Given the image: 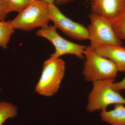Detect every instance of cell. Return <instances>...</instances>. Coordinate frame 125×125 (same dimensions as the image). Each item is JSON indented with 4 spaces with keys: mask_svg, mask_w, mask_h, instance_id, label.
Masks as SVG:
<instances>
[{
    "mask_svg": "<svg viewBox=\"0 0 125 125\" xmlns=\"http://www.w3.org/2000/svg\"><path fill=\"white\" fill-rule=\"evenodd\" d=\"M14 31L10 21H0V47L7 48L8 43Z\"/></svg>",
    "mask_w": 125,
    "mask_h": 125,
    "instance_id": "8fae6325",
    "label": "cell"
},
{
    "mask_svg": "<svg viewBox=\"0 0 125 125\" xmlns=\"http://www.w3.org/2000/svg\"><path fill=\"white\" fill-rule=\"evenodd\" d=\"M109 21L117 36L121 40L123 39L125 37V11L118 17Z\"/></svg>",
    "mask_w": 125,
    "mask_h": 125,
    "instance_id": "5bb4252c",
    "label": "cell"
},
{
    "mask_svg": "<svg viewBox=\"0 0 125 125\" xmlns=\"http://www.w3.org/2000/svg\"><path fill=\"white\" fill-rule=\"evenodd\" d=\"M49 19L54 27L71 38L79 40L88 39L87 28L64 15L55 4H48Z\"/></svg>",
    "mask_w": 125,
    "mask_h": 125,
    "instance_id": "52a82bcc",
    "label": "cell"
},
{
    "mask_svg": "<svg viewBox=\"0 0 125 125\" xmlns=\"http://www.w3.org/2000/svg\"><path fill=\"white\" fill-rule=\"evenodd\" d=\"M64 61L59 58H50L43 63L42 75L35 88V92L46 97L55 94L60 89L64 75Z\"/></svg>",
    "mask_w": 125,
    "mask_h": 125,
    "instance_id": "3957f363",
    "label": "cell"
},
{
    "mask_svg": "<svg viewBox=\"0 0 125 125\" xmlns=\"http://www.w3.org/2000/svg\"><path fill=\"white\" fill-rule=\"evenodd\" d=\"M89 17L90 22L87 28L90 49L94 51L97 48L104 46L122 45L121 40L117 36L108 20L92 12Z\"/></svg>",
    "mask_w": 125,
    "mask_h": 125,
    "instance_id": "277c9868",
    "label": "cell"
},
{
    "mask_svg": "<svg viewBox=\"0 0 125 125\" xmlns=\"http://www.w3.org/2000/svg\"><path fill=\"white\" fill-rule=\"evenodd\" d=\"M1 90H1V88L0 87V91H1Z\"/></svg>",
    "mask_w": 125,
    "mask_h": 125,
    "instance_id": "ac0fdd59",
    "label": "cell"
},
{
    "mask_svg": "<svg viewBox=\"0 0 125 125\" xmlns=\"http://www.w3.org/2000/svg\"><path fill=\"white\" fill-rule=\"evenodd\" d=\"M115 79L100 80L93 83V88L88 96L86 109L90 113L106 110L109 105H125V99L119 92L113 88Z\"/></svg>",
    "mask_w": 125,
    "mask_h": 125,
    "instance_id": "7a4b0ae2",
    "label": "cell"
},
{
    "mask_svg": "<svg viewBox=\"0 0 125 125\" xmlns=\"http://www.w3.org/2000/svg\"><path fill=\"white\" fill-rule=\"evenodd\" d=\"M85 61L83 73L85 81L93 83L115 79L118 70L114 62L96 53L87 46L83 52Z\"/></svg>",
    "mask_w": 125,
    "mask_h": 125,
    "instance_id": "6da1fadb",
    "label": "cell"
},
{
    "mask_svg": "<svg viewBox=\"0 0 125 125\" xmlns=\"http://www.w3.org/2000/svg\"><path fill=\"white\" fill-rule=\"evenodd\" d=\"M37 0H6L8 14L12 11L20 13Z\"/></svg>",
    "mask_w": 125,
    "mask_h": 125,
    "instance_id": "4fadbf2b",
    "label": "cell"
},
{
    "mask_svg": "<svg viewBox=\"0 0 125 125\" xmlns=\"http://www.w3.org/2000/svg\"><path fill=\"white\" fill-rule=\"evenodd\" d=\"M54 25H47L41 28L36 33L37 36L46 39L54 45L55 51L50 57L59 58L66 54H72L80 59H83V52L87 46L66 40L59 35Z\"/></svg>",
    "mask_w": 125,
    "mask_h": 125,
    "instance_id": "8992f818",
    "label": "cell"
},
{
    "mask_svg": "<svg viewBox=\"0 0 125 125\" xmlns=\"http://www.w3.org/2000/svg\"><path fill=\"white\" fill-rule=\"evenodd\" d=\"M18 113V108L11 103L0 102V125H2L9 118L15 117Z\"/></svg>",
    "mask_w": 125,
    "mask_h": 125,
    "instance_id": "7c38bea8",
    "label": "cell"
},
{
    "mask_svg": "<svg viewBox=\"0 0 125 125\" xmlns=\"http://www.w3.org/2000/svg\"><path fill=\"white\" fill-rule=\"evenodd\" d=\"M113 88L115 91L119 92L122 90H125V77L122 80L117 83H113Z\"/></svg>",
    "mask_w": 125,
    "mask_h": 125,
    "instance_id": "e0dca14e",
    "label": "cell"
},
{
    "mask_svg": "<svg viewBox=\"0 0 125 125\" xmlns=\"http://www.w3.org/2000/svg\"><path fill=\"white\" fill-rule=\"evenodd\" d=\"M92 12L111 20L125 11V0H92Z\"/></svg>",
    "mask_w": 125,
    "mask_h": 125,
    "instance_id": "ba28073f",
    "label": "cell"
},
{
    "mask_svg": "<svg viewBox=\"0 0 125 125\" xmlns=\"http://www.w3.org/2000/svg\"><path fill=\"white\" fill-rule=\"evenodd\" d=\"M102 120L110 125H125V107L122 104L114 105V108L109 111H102Z\"/></svg>",
    "mask_w": 125,
    "mask_h": 125,
    "instance_id": "30bf717a",
    "label": "cell"
},
{
    "mask_svg": "<svg viewBox=\"0 0 125 125\" xmlns=\"http://www.w3.org/2000/svg\"><path fill=\"white\" fill-rule=\"evenodd\" d=\"M48 4H54L55 5H61L66 4L74 1L75 0H40Z\"/></svg>",
    "mask_w": 125,
    "mask_h": 125,
    "instance_id": "2e32d148",
    "label": "cell"
},
{
    "mask_svg": "<svg viewBox=\"0 0 125 125\" xmlns=\"http://www.w3.org/2000/svg\"><path fill=\"white\" fill-rule=\"evenodd\" d=\"M8 14L6 1L0 0V21H4Z\"/></svg>",
    "mask_w": 125,
    "mask_h": 125,
    "instance_id": "9a60e30c",
    "label": "cell"
},
{
    "mask_svg": "<svg viewBox=\"0 0 125 125\" xmlns=\"http://www.w3.org/2000/svg\"><path fill=\"white\" fill-rule=\"evenodd\" d=\"M123 40H125V37L123 39Z\"/></svg>",
    "mask_w": 125,
    "mask_h": 125,
    "instance_id": "d6986e66",
    "label": "cell"
},
{
    "mask_svg": "<svg viewBox=\"0 0 125 125\" xmlns=\"http://www.w3.org/2000/svg\"><path fill=\"white\" fill-rule=\"evenodd\" d=\"M94 51L114 62L118 71L125 72V47L119 46H107L97 48Z\"/></svg>",
    "mask_w": 125,
    "mask_h": 125,
    "instance_id": "9c48e42d",
    "label": "cell"
},
{
    "mask_svg": "<svg viewBox=\"0 0 125 125\" xmlns=\"http://www.w3.org/2000/svg\"><path fill=\"white\" fill-rule=\"evenodd\" d=\"M50 21L48 4L37 0L10 21L15 30L29 31L47 26Z\"/></svg>",
    "mask_w": 125,
    "mask_h": 125,
    "instance_id": "5b68a950",
    "label": "cell"
}]
</instances>
